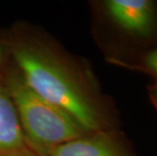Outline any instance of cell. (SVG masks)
Returning a JSON list of instances; mask_svg holds the SVG:
<instances>
[{
  "mask_svg": "<svg viewBox=\"0 0 157 156\" xmlns=\"http://www.w3.org/2000/svg\"><path fill=\"white\" fill-rule=\"evenodd\" d=\"M41 156H136L113 130L86 133L38 153Z\"/></svg>",
  "mask_w": 157,
  "mask_h": 156,
  "instance_id": "obj_4",
  "label": "cell"
},
{
  "mask_svg": "<svg viewBox=\"0 0 157 156\" xmlns=\"http://www.w3.org/2000/svg\"><path fill=\"white\" fill-rule=\"evenodd\" d=\"M12 55L25 84L69 115L85 133L113 130L108 108L86 77L40 46L18 45Z\"/></svg>",
  "mask_w": 157,
  "mask_h": 156,
  "instance_id": "obj_1",
  "label": "cell"
},
{
  "mask_svg": "<svg viewBox=\"0 0 157 156\" xmlns=\"http://www.w3.org/2000/svg\"><path fill=\"white\" fill-rule=\"evenodd\" d=\"M5 85L23 135L36 153L86 134L69 115L35 93L17 70L8 75Z\"/></svg>",
  "mask_w": 157,
  "mask_h": 156,
  "instance_id": "obj_2",
  "label": "cell"
},
{
  "mask_svg": "<svg viewBox=\"0 0 157 156\" xmlns=\"http://www.w3.org/2000/svg\"><path fill=\"white\" fill-rule=\"evenodd\" d=\"M147 90H148V96L150 101H151L153 107L157 111V82H153L152 84H150L147 87Z\"/></svg>",
  "mask_w": 157,
  "mask_h": 156,
  "instance_id": "obj_7",
  "label": "cell"
},
{
  "mask_svg": "<svg viewBox=\"0 0 157 156\" xmlns=\"http://www.w3.org/2000/svg\"><path fill=\"white\" fill-rule=\"evenodd\" d=\"M99 6L109 25L119 36L134 45L136 53L156 46L157 7L155 1L105 0Z\"/></svg>",
  "mask_w": 157,
  "mask_h": 156,
  "instance_id": "obj_3",
  "label": "cell"
},
{
  "mask_svg": "<svg viewBox=\"0 0 157 156\" xmlns=\"http://www.w3.org/2000/svg\"><path fill=\"white\" fill-rule=\"evenodd\" d=\"M33 152L6 85L0 82V156H26Z\"/></svg>",
  "mask_w": 157,
  "mask_h": 156,
  "instance_id": "obj_5",
  "label": "cell"
},
{
  "mask_svg": "<svg viewBox=\"0 0 157 156\" xmlns=\"http://www.w3.org/2000/svg\"><path fill=\"white\" fill-rule=\"evenodd\" d=\"M5 53H6V50H5L4 45H3L2 43H0V67H1L3 61H4Z\"/></svg>",
  "mask_w": 157,
  "mask_h": 156,
  "instance_id": "obj_8",
  "label": "cell"
},
{
  "mask_svg": "<svg viewBox=\"0 0 157 156\" xmlns=\"http://www.w3.org/2000/svg\"><path fill=\"white\" fill-rule=\"evenodd\" d=\"M111 61L123 67L151 76L154 79V82H157V46L132 54L128 59Z\"/></svg>",
  "mask_w": 157,
  "mask_h": 156,
  "instance_id": "obj_6",
  "label": "cell"
},
{
  "mask_svg": "<svg viewBox=\"0 0 157 156\" xmlns=\"http://www.w3.org/2000/svg\"><path fill=\"white\" fill-rule=\"evenodd\" d=\"M26 156H41V155H39L36 152H33V153H31V154H29V155H26Z\"/></svg>",
  "mask_w": 157,
  "mask_h": 156,
  "instance_id": "obj_9",
  "label": "cell"
},
{
  "mask_svg": "<svg viewBox=\"0 0 157 156\" xmlns=\"http://www.w3.org/2000/svg\"><path fill=\"white\" fill-rule=\"evenodd\" d=\"M156 2V7H157V1H155Z\"/></svg>",
  "mask_w": 157,
  "mask_h": 156,
  "instance_id": "obj_10",
  "label": "cell"
}]
</instances>
